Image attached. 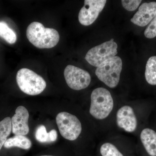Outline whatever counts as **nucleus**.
I'll return each mask as SVG.
<instances>
[{"label":"nucleus","instance_id":"nucleus-1","mask_svg":"<svg viewBox=\"0 0 156 156\" xmlns=\"http://www.w3.org/2000/svg\"><path fill=\"white\" fill-rule=\"evenodd\" d=\"M27 37L30 42L39 49H50L57 44L59 35L56 30L46 28L40 22L31 23L27 27Z\"/></svg>","mask_w":156,"mask_h":156},{"label":"nucleus","instance_id":"nucleus-2","mask_svg":"<svg viewBox=\"0 0 156 156\" xmlns=\"http://www.w3.org/2000/svg\"><path fill=\"white\" fill-rule=\"evenodd\" d=\"M114 107V101L110 92L104 88H98L92 91L89 112L97 119L108 117Z\"/></svg>","mask_w":156,"mask_h":156},{"label":"nucleus","instance_id":"nucleus-3","mask_svg":"<svg viewBox=\"0 0 156 156\" xmlns=\"http://www.w3.org/2000/svg\"><path fill=\"white\" fill-rule=\"evenodd\" d=\"M16 80L20 90L29 95H39L47 86L46 81L41 76L27 68L21 69L17 72Z\"/></svg>","mask_w":156,"mask_h":156},{"label":"nucleus","instance_id":"nucleus-4","mask_svg":"<svg viewBox=\"0 0 156 156\" xmlns=\"http://www.w3.org/2000/svg\"><path fill=\"white\" fill-rule=\"evenodd\" d=\"M122 62L119 56H114L97 67L95 74L98 79L111 88L116 87L120 80Z\"/></svg>","mask_w":156,"mask_h":156},{"label":"nucleus","instance_id":"nucleus-5","mask_svg":"<svg viewBox=\"0 0 156 156\" xmlns=\"http://www.w3.org/2000/svg\"><path fill=\"white\" fill-rule=\"evenodd\" d=\"M56 122L60 134L68 140L73 141L77 139L82 132L80 120L67 112L59 113L56 117Z\"/></svg>","mask_w":156,"mask_h":156},{"label":"nucleus","instance_id":"nucleus-6","mask_svg":"<svg viewBox=\"0 0 156 156\" xmlns=\"http://www.w3.org/2000/svg\"><path fill=\"white\" fill-rule=\"evenodd\" d=\"M118 45L113 39L92 48L87 52L85 59L91 65L98 67L101 63L114 57L118 53Z\"/></svg>","mask_w":156,"mask_h":156},{"label":"nucleus","instance_id":"nucleus-7","mask_svg":"<svg viewBox=\"0 0 156 156\" xmlns=\"http://www.w3.org/2000/svg\"><path fill=\"white\" fill-rule=\"evenodd\" d=\"M64 76L68 86L73 90L86 89L91 82V76L88 72L70 65L65 69Z\"/></svg>","mask_w":156,"mask_h":156},{"label":"nucleus","instance_id":"nucleus-8","mask_svg":"<svg viewBox=\"0 0 156 156\" xmlns=\"http://www.w3.org/2000/svg\"><path fill=\"white\" fill-rule=\"evenodd\" d=\"M106 2L105 0H85L84 5L79 12L80 23L86 26L91 25L97 19Z\"/></svg>","mask_w":156,"mask_h":156},{"label":"nucleus","instance_id":"nucleus-9","mask_svg":"<svg viewBox=\"0 0 156 156\" xmlns=\"http://www.w3.org/2000/svg\"><path fill=\"white\" fill-rule=\"evenodd\" d=\"M118 126L127 132H134L136 130L137 121L134 110L131 106L125 105L118 111L116 115Z\"/></svg>","mask_w":156,"mask_h":156},{"label":"nucleus","instance_id":"nucleus-10","mask_svg":"<svg viewBox=\"0 0 156 156\" xmlns=\"http://www.w3.org/2000/svg\"><path fill=\"white\" fill-rule=\"evenodd\" d=\"M29 114L24 106L18 107L11 119L12 131L15 135H25L29 132L28 119Z\"/></svg>","mask_w":156,"mask_h":156},{"label":"nucleus","instance_id":"nucleus-11","mask_svg":"<svg viewBox=\"0 0 156 156\" xmlns=\"http://www.w3.org/2000/svg\"><path fill=\"white\" fill-rule=\"evenodd\" d=\"M156 15V2L144 3L139 7L131 21L138 26L144 27L148 24Z\"/></svg>","mask_w":156,"mask_h":156},{"label":"nucleus","instance_id":"nucleus-12","mask_svg":"<svg viewBox=\"0 0 156 156\" xmlns=\"http://www.w3.org/2000/svg\"><path fill=\"white\" fill-rule=\"evenodd\" d=\"M140 140L147 153L156 156V131L152 128H144L140 132Z\"/></svg>","mask_w":156,"mask_h":156},{"label":"nucleus","instance_id":"nucleus-13","mask_svg":"<svg viewBox=\"0 0 156 156\" xmlns=\"http://www.w3.org/2000/svg\"><path fill=\"white\" fill-rule=\"evenodd\" d=\"M6 148L17 147L24 150H28L31 147L30 140L24 135H17L7 139L4 144Z\"/></svg>","mask_w":156,"mask_h":156},{"label":"nucleus","instance_id":"nucleus-14","mask_svg":"<svg viewBox=\"0 0 156 156\" xmlns=\"http://www.w3.org/2000/svg\"><path fill=\"white\" fill-rule=\"evenodd\" d=\"M145 77L148 83L156 86V56H151L148 60L146 66Z\"/></svg>","mask_w":156,"mask_h":156},{"label":"nucleus","instance_id":"nucleus-15","mask_svg":"<svg viewBox=\"0 0 156 156\" xmlns=\"http://www.w3.org/2000/svg\"><path fill=\"white\" fill-rule=\"evenodd\" d=\"M12 131L11 119L8 117L0 122V150Z\"/></svg>","mask_w":156,"mask_h":156},{"label":"nucleus","instance_id":"nucleus-16","mask_svg":"<svg viewBox=\"0 0 156 156\" xmlns=\"http://www.w3.org/2000/svg\"><path fill=\"white\" fill-rule=\"evenodd\" d=\"M0 37L11 44H14L17 40L15 32L3 21H0Z\"/></svg>","mask_w":156,"mask_h":156},{"label":"nucleus","instance_id":"nucleus-17","mask_svg":"<svg viewBox=\"0 0 156 156\" xmlns=\"http://www.w3.org/2000/svg\"><path fill=\"white\" fill-rule=\"evenodd\" d=\"M100 151L102 156H124L115 145L110 143L102 144Z\"/></svg>","mask_w":156,"mask_h":156},{"label":"nucleus","instance_id":"nucleus-18","mask_svg":"<svg viewBox=\"0 0 156 156\" xmlns=\"http://www.w3.org/2000/svg\"><path fill=\"white\" fill-rule=\"evenodd\" d=\"M35 135L37 140L39 142L42 143H49V133H48L46 127L43 125H41L37 127Z\"/></svg>","mask_w":156,"mask_h":156},{"label":"nucleus","instance_id":"nucleus-19","mask_svg":"<svg viewBox=\"0 0 156 156\" xmlns=\"http://www.w3.org/2000/svg\"><path fill=\"white\" fill-rule=\"evenodd\" d=\"M146 37L152 39L156 37V15L144 31Z\"/></svg>","mask_w":156,"mask_h":156},{"label":"nucleus","instance_id":"nucleus-20","mask_svg":"<svg viewBox=\"0 0 156 156\" xmlns=\"http://www.w3.org/2000/svg\"><path fill=\"white\" fill-rule=\"evenodd\" d=\"M142 1L139 0H131V1H122V5L123 8L128 11H133L135 10L138 7Z\"/></svg>","mask_w":156,"mask_h":156},{"label":"nucleus","instance_id":"nucleus-21","mask_svg":"<svg viewBox=\"0 0 156 156\" xmlns=\"http://www.w3.org/2000/svg\"><path fill=\"white\" fill-rule=\"evenodd\" d=\"M57 138V133L56 130L53 129L49 132V143L54 142Z\"/></svg>","mask_w":156,"mask_h":156},{"label":"nucleus","instance_id":"nucleus-22","mask_svg":"<svg viewBox=\"0 0 156 156\" xmlns=\"http://www.w3.org/2000/svg\"><path fill=\"white\" fill-rule=\"evenodd\" d=\"M39 156H56L54 155H41Z\"/></svg>","mask_w":156,"mask_h":156}]
</instances>
